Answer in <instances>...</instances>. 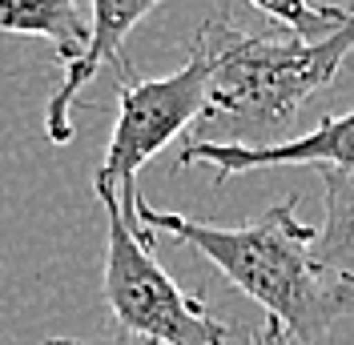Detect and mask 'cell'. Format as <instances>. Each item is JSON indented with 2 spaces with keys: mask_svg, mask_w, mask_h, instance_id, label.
I'll return each mask as SVG.
<instances>
[{
  "mask_svg": "<svg viewBox=\"0 0 354 345\" xmlns=\"http://www.w3.org/2000/svg\"><path fill=\"white\" fill-rule=\"evenodd\" d=\"M189 165H214L218 181L234 172L254 169H278V165H314V169H342L354 172V108L342 117H326L310 132L286 137L278 145H205V141H185L177 152V169Z\"/></svg>",
  "mask_w": 354,
  "mask_h": 345,
  "instance_id": "5",
  "label": "cell"
},
{
  "mask_svg": "<svg viewBox=\"0 0 354 345\" xmlns=\"http://www.w3.org/2000/svg\"><path fill=\"white\" fill-rule=\"evenodd\" d=\"M250 4L266 12L286 37H298L306 44L334 37L351 17V8H342V4H310V0H250Z\"/></svg>",
  "mask_w": 354,
  "mask_h": 345,
  "instance_id": "9",
  "label": "cell"
},
{
  "mask_svg": "<svg viewBox=\"0 0 354 345\" xmlns=\"http://www.w3.org/2000/svg\"><path fill=\"white\" fill-rule=\"evenodd\" d=\"M88 4H93V21H88L85 57L65 68V81L48 97V108H44V132H48L53 145L73 141V105H77L81 88L101 72V65L117 68L125 61V52H121L125 37L153 12L161 0H88Z\"/></svg>",
  "mask_w": 354,
  "mask_h": 345,
  "instance_id": "6",
  "label": "cell"
},
{
  "mask_svg": "<svg viewBox=\"0 0 354 345\" xmlns=\"http://www.w3.org/2000/svg\"><path fill=\"white\" fill-rule=\"evenodd\" d=\"M326 193V221L314 229L310 257L322 273L338 281H354V172L318 169Z\"/></svg>",
  "mask_w": 354,
  "mask_h": 345,
  "instance_id": "8",
  "label": "cell"
},
{
  "mask_svg": "<svg viewBox=\"0 0 354 345\" xmlns=\"http://www.w3.org/2000/svg\"><path fill=\"white\" fill-rule=\"evenodd\" d=\"M351 285H354V281H351Z\"/></svg>",
  "mask_w": 354,
  "mask_h": 345,
  "instance_id": "12",
  "label": "cell"
},
{
  "mask_svg": "<svg viewBox=\"0 0 354 345\" xmlns=\"http://www.w3.org/2000/svg\"><path fill=\"white\" fill-rule=\"evenodd\" d=\"M44 345H145L133 337H97V342H73V337H48Z\"/></svg>",
  "mask_w": 354,
  "mask_h": 345,
  "instance_id": "10",
  "label": "cell"
},
{
  "mask_svg": "<svg viewBox=\"0 0 354 345\" xmlns=\"http://www.w3.org/2000/svg\"><path fill=\"white\" fill-rule=\"evenodd\" d=\"M93 193L109 221L101 297L121 337L145 345H234V329L161 269L153 249L141 241V229L121 209V193L97 181Z\"/></svg>",
  "mask_w": 354,
  "mask_h": 345,
  "instance_id": "3",
  "label": "cell"
},
{
  "mask_svg": "<svg viewBox=\"0 0 354 345\" xmlns=\"http://www.w3.org/2000/svg\"><path fill=\"white\" fill-rule=\"evenodd\" d=\"M194 41L209 57V101L194 125L205 145H278L298 108L330 85L354 57V8L326 41L245 32L234 21H205Z\"/></svg>",
  "mask_w": 354,
  "mask_h": 345,
  "instance_id": "2",
  "label": "cell"
},
{
  "mask_svg": "<svg viewBox=\"0 0 354 345\" xmlns=\"http://www.w3.org/2000/svg\"><path fill=\"white\" fill-rule=\"evenodd\" d=\"M121 97L105 161L97 169V185H113L117 193H137V172L174 141L177 132L198 125L209 101V57L198 41L189 44V61L169 77H137L129 57L117 65Z\"/></svg>",
  "mask_w": 354,
  "mask_h": 345,
  "instance_id": "4",
  "label": "cell"
},
{
  "mask_svg": "<svg viewBox=\"0 0 354 345\" xmlns=\"http://www.w3.org/2000/svg\"><path fill=\"white\" fill-rule=\"evenodd\" d=\"M282 342H286L282 325H278V322H266V329L258 333V342H254V345H282Z\"/></svg>",
  "mask_w": 354,
  "mask_h": 345,
  "instance_id": "11",
  "label": "cell"
},
{
  "mask_svg": "<svg viewBox=\"0 0 354 345\" xmlns=\"http://www.w3.org/2000/svg\"><path fill=\"white\" fill-rule=\"evenodd\" d=\"M0 32L44 37L61 65H77L88 48V24L77 0H0Z\"/></svg>",
  "mask_w": 354,
  "mask_h": 345,
  "instance_id": "7",
  "label": "cell"
},
{
  "mask_svg": "<svg viewBox=\"0 0 354 345\" xmlns=\"http://www.w3.org/2000/svg\"><path fill=\"white\" fill-rule=\"evenodd\" d=\"M137 229L153 249L157 233L194 245L234 289L266 309V322H278L282 333L302 345H326L334 322L354 313V285L322 273L310 245L314 229L298 221V197L278 201L250 225H209L185 213L153 209L137 193Z\"/></svg>",
  "mask_w": 354,
  "mask_h": 345,
  "instance_id": "1",
  "label": "cell"
}]
</instances>
